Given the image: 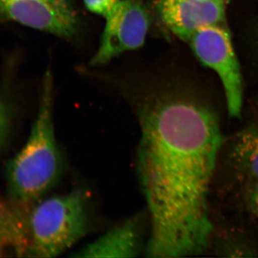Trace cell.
I'll return each instance as SVG.
<instances>
[{"label": "cell", "mask_w": 258, "mask_h": 258, "mask_svg": "<svg viewBox=\"0 0 258 258\" xmlns=\"http://www.w3.org/2000/svg\"><path fill=\"white\" fill-rule=\"evenodd\" d=\"M23 243V225L20 212L10 204L0 202V257L7 248L20 252Z\"/></svg>", "instance_id": "obj_10"}, {"label": "cell", "mask_w": 258, "mask_h": 258, "mask_svg": "<svg viewBox=\"0 0 258 258\" xmlns=\"http://www.w3.org/2000/svg\"><path fill=\"white\" fill-rule=\"evenodd\" d=\"M91 201L88 190L75 187L47 195L24 210L22 257H58L72 248L89 230Z\"/></svg>", "instance_id": "obj_3"}, {"label": "cell", "mask_w": 258, "mask_h": 258, "mask_svg": "<svg viewBox=\"0 0 258 258\" xmlns=\"http://www.w3.org/2000/svg\"><path fill=\"white\" fill-rule=\"evenodd\" d=\"M0 10L24 26L75 40L82 22L75 0H0Z\"/></svg>", "instance_id": "obj_6"}, {"label": "cell", "mask_w": 258, "mask_h": 258, "mask_svg": "<svg viewBox=\"0 0 258 258\" xmlns=\"http://www.w3.org/2000/svg\"><path fill=\"white\" fill-rule=\"evenodd\" d=\"M137 118L139 186L149 217L144 257L200 255L211 244L209 198L222 147L221 118L210 100L149 70L96 72Z\"/></svg>", "instance_id": "obj_1"}, {"label": "cell", "mask_w": 258, "mask_h": 258, "mask_svg": "<svg viewBox=\"0 0 258 258\" xmlns=\"http://www.w3.org/2000/svg\"><path fill=\"white\" fill-rule=\"evenodd\" d=\"M53 95V78L47 70L28 138L6 167L10 204L18 210H26L48 195L63 174V155L54 124Z\"/></svg>", "instance_id": "obj_2"}, {"label": "cell", "mask_w": 258, "mask_h": 258, "mask_svg": "<svg viewBox=\"0 0 258 258\" xmlns=\"http://www.w3.org/2000/svg\"><path fill=\"white\" fill-rule=\"evenodd\" d=\"M120 0H83L88 11L106 18Z\"/></svg>", "instance_id": "obj_12"}, {"label": "cell", "mask_w": 258, "mask_h": 258, "mask_svg": "<svg viewBox=\"0 0 258 258\" xmlns=\"http://www.w3.org/2000/svg\"><path fill=\"white\" fill-rule=\"evenodd\" d=\"M7 123H0V147L3 142V139L5 138V130H6Z\"/></svg>", "instance_id": "obj_14"}, {"label": "cell", "mask_w": 258, "mask_h": 258, "mask_svg": "<svg viewBox=\"0 0 258 258\" xmlns=\"http://www.w3.org/2000/svg\"><path fill=\"white\" fill-rule=\"evenodd\" d=\"M188 42L200 62L218 76L229 115L240 118L243 106V83L228 30L223 24L204 27Z\"/></svg>", "instance_id": "obj_4"}, {"label": "cell", "mask_w": 258, "mask_h": 258, "mask_svg": "<svg viewBox=\"0 0 258 258\" xmlns=\"http://www.w3.org/2000/svg\"><path fill=\"white\" fill-rule=\"evenodd\" d=\"M153 5L161 23L186 42L200 29L225 22V0H153Z\"/></svg>", "instance_id": "obj_8"}, {"label": "cell", "mask_w": 258, "mask_h": 258, "mask_svg": "<svg viewBox=\"0 0 258 258\" xmlns=\"http://www.w3.org/2000/svg\"><path fill=\"white\" fill-rule=\"evenodd\" d=\"M6 111L3 103L0 102V123H7Z\"/></svg>", "instance_id": "obj_13"}, {"label": "cell", "mask_w": 258, "mask_h": 258, "mask_svg": "<svg viewBox=\"0 0 258 258\" xmlns=\"http://www.w3.org/2000/svg\"><path fill=\"white\" fill-rule=\"evenodd\" d=\"M147 210L134 214L92 242L75 251L71 257H137L145 254L149 237Z\"/></svg>", "instance_id": "obj_7"}, {"label": "cell", "mask_w": 258, "mask_h": 258, "mask_svg": "<svg viewBox=\"0 0 258 258\" xmlns=\"http://www.w3.org/2000/svg\"><path fill=\"white\" fill-rule=\"evenodd\" d=\"M244 203L249 212L258 219V180L240 186Z\"/></svg>", "instance_id": "obj_11"}, {"label": "cell", "mask_w": 258, "mask_h": 258, "mask_svg": "<svg viewBox=\"0 0 258 258\" xmlns=\"http://www.w3.org/2000/svg\"><path fill=\"white\" fill-rule=\"evenodd\" d=\"M225 161L238 187L258 180V120L244 125L226 147Z\"/></svg>", "instance_id": "obj_9"}, {"label": "cell", "mask_w": 258, "mask_h": 258, "mask_svg": "<svg viewBox=\"0 0 258 258\" xmlns=\"http://www.w3.org/2000/svg\"><path fill=\"white\" fill-rule=\"evenodd\" d=\"M106 20L99 47L89 62L91 68L101 67L143 46L150 26L144 0H120Z\"/></svg>", "instance_id": "obj_5"}]
</instances>
